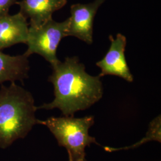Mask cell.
Here are the masks:
<instances>
[{"instance_id": "7a4b0ae2", "label": "cell", "mask_w": 161, "mask_h": 161, "mask_svg": "<svg viewBox=\"0 0 161 161\" xmlns=\"http://www.w3.org/2000/svg\"><path fill=\"white\" fill-rule=\"evenodd\" d=\"M32 94L11 82L0 88V148L6 149L19 138H25L37 119Z\"/></svg>"}, {"instance_id": "9c48e42d", "label": "cell", "mask_w": 161, "mask_h": 161, "mask_svg": "<svg viewBox=\"0 0 161 161\" xmlns=\"http://www.w3.org/2000/svg\"><path fill=\"white\" fill-rule=\"evenodd\" d=\"M28 56L22 55L10 56L0 51V84L6 81L23 82L28 78L29 70Z\"/></svg>"}, {"instance_id": "30bf717a", "label": "cell", "mask_w": 161, "mask_h": 161, "mask_svg": "<svg viewBox=\"0 0 161 161\" xmlns=\"http://www.w3.org/2000/svg\"><path fill=\"white\" fill-rule=\"evenodd\" d=\"M156 141L159 143L161 142V115H159L155 119L150 122L148 131L146 133V136L142 140L138 142L136 144L128 146L125 147L115 148L111 147H104V149L109 152H116L122 150L131 149L136 148L142 144L146 143V142Z\"/></svg>"}, {"instance_id": "7c38bea8", "label": "cell", "mask_w": 161, "mask_h": 161, "mask_svg": "<svg viewBox=\"0 0 161 161\" xmlns=\"http://www.w3.org/2000/svg\"></svg>"}, {"instance_id": "5b68a950", "label": "cell", "mask_w": 161, "mask_h": 161, "mask_svg": "<svg viewBox=\"0 0 161 161\" xmlns=\"http://www.w3.org/2000/svg\"><path fill=\"white\" fill-rule=\"evenodd\" d=\"M106 0H95L86 4H76L70 6V17L67 36H72L88 44L93 41V22L98 9Z\"/></svg>"}, {"instance_id": "52a82bcc", "label": "cell", "mask_w": 161, "mask_h": 161, "mask_svg": "<svg viewBox=\"0 0 161 161\" xmlns=\"http://www.w3.org/2000/svg\"><path fill=\"white\" fill-rule=\"evenodd\" d=\"M67 0H22L17 1L20 13L29 18V26L38 27L52 19L54 12L64 7Z\"/></svg>"}, {"instance_id": "277c9868", "label": "cell", "mask_w": 161, "mask_h": 161, "mask_svg": "<svg viewBox=\"0 0 161 161\" xmlns=\"http://www.w3.org/2000/svg\"><path fill=\"white\" fill-rule=\"evenodd\" d=\"M69 19L62 22L54 21L53 19L38 27L29 26L26 42L28 49L25 54L29 57L32 54H38L55 66L58 60L56 52L61 40L67 36Z\"/></svg>"}, {"instance_id": "ba28073f", "label": "cell", "mask_w": 161, "mask_h": 161, "mask_svg": "<svg viewBox=\"0 0 161 161\" xmlns=\"http://www.w3.org/2000/svg\"><path fill=\"white\" fill-rule=\"evenodd\" d=\"M28 31L27 19L20 12L0 17V51L19 43L26 44Z\"/></svg>"}, {"instance_id": "3957f363", "label": "cell", "mask_w": 161, "mask_h": 161, "mask_svg": "<svg viewBox=\"0 0 161 161\" xmlns=\"http://www.w3.org/2000/svg\"><path fill=\"white\" fill-rule=\"evenodd\" d=\"M94 123L93 116L80 118L74 116L50 117L46 120L37 119V124L47 127L68 153V161H86V147L98 144L96 138L89 135V130Z\"/></svg>"}, {"instance_id": "6da1fadb", "label": "cell", "mask_w": 161, "mask_h": 161, "mask_svg": "<svg viewBox=\"0 0 161 161\" xmlns=\"http://www.w3.org/2000/svg\"><path fill=\"white\" fill-rule=\"evenodd\" d=\"M52 69L48 81L54 86V99L37 107V109L57 108L64 116H74L75 112L90 108L102 98L101 77L87 74L78 57L66 58L64 62L60 61Z\"/></svg>"}, {"instance_id": "8992f818", "label": "cell", "mask_w": 161, "mask_h": 161, "mask_svg": "<svg viewBox=\"0 0 161 161\" xmlns=\"http://www.w3.org/2000/svg\"><path fill=\"white\" fill-rule=\"evenodd\" d=\"M110 46L105 56L96 63L101 69L100 77L106 75H115L121 77L128 82L133 81V76L130 70L125 57L127 45L126 37L121 34H118L116 39L110 35Z\"/></svg>"}, {"instance_id": "8fae6325", "label": "cell", "mask_w": 161, "mask_h": 161, "mask_svg": "<svg viewBox=\"0 0 161 161\" xmlns=\"http://www.w3.org/2000/svg\"><path fill=\"white\" fill-rule=\"evenodd\" d=\"M18 0H0V17L8 14L11 6L16 4Z\"/></svg>"}]
</instances>
